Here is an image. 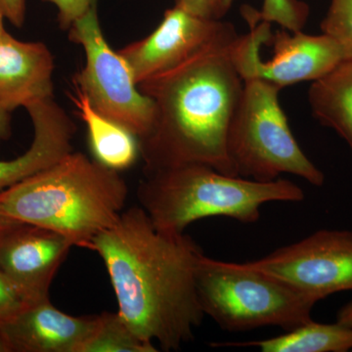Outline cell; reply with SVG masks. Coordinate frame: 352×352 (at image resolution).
I'll use <instances>...</instances> for the list:
<instances>
[{"label":"cell","instance_id":"d6986e66","mask_svg":"<svg viewBox=\"0 0 352 352\" xmlns=\"http://www.w3.org/2000/svg\"><path fill=\"white\" fill-rule=\"evenodd\" d=\"M256 20L281 25L289 32L302 31L309 8L298 0H263L261 10L252 8Z\"/></svg>","mask_w":352,"mask_h":352},{"label":"cell","instance_id":"f1b7e54d","mask_svg":"<svg viewBox=\"0 0 352 352\" xmlns=\"http://www.w3.org/2000/svg\"><path fill=\"white\" fill-rule=\"evenodd\" d=\"M0 352H9L8 346L2 337L1 332H0Z\"/></svg>","mask_w":352,"mask_h":352},{"label":"cell","instance_id":"2e32d148","mask_svg":"<svg viewBox=\"0 0 352 352\" xmlns=\"http://www.w3.org/2000/svg\"><path fill=\"white\" fill-rule=\"evenodd\" d=\"M308 101L314 117L337 132L352 153V58L312 82Z\"/></svg>","mask_w":352,"mask_h":352},{"label":"cell","instance_id":"9c48e42d","mask_svg":"<svg viewBox=\"0 0 352 352\" xmlns=\"http://www.w3.org/2000/svg\"><path fill=\"white\" fill-rule=\"evenodd\" d=\"M248 263L317 303L352 291V231L322 229Z\"/></svg>","mask_w":352,"mask_h":352},{"label":"cell","instance_id":"7a4b0ae2","mask_svg":"<svg viewBox=\"0 0 352 352\" xmlns=\"http://www.w3.org/2000/svg\"><path fill=\"white\" fill-rule=\"evenodd\" d=\"M238 36L212 44L139 83V90L155 108L151 129L139 140L145 175L201 164L238 176L227 149L229 129L244 87L231 58V46Z\"/></svg>","mask_w":352,"mask_h":352},{"label":"cell","instance_id":"cb8c5ba5","mask_svg":"<svg viewBox=\"0 0 352 352\" xmlns=\"http://www.w3.org/2000/svg\"><path fill=\"white\" fill-rule=\"evenodd\" d=\"M0 11L15 27L21 28L24 25L25 0H0Z\"/></svg>","mask_w":352,"mask_h":352},{"label":"cell","instance_id":"5b68a950","mask_svg":"<svg viewBox=\"0 0 352 352\" xmlns=\"http://www.w3.org/2000/svg\"><path fill=\"white\" fill-rule=\"evenodd\" d=\"M196 289L205 316L232 333L261 327L293 330L312 320L316 305L249 263H229L204 254L197 263Z\"/></svg>","mask_w":352,"mask_h":352},{"label":"cell","instance_id":"8992f818","mask_svg":"<svg viewBox=\"0 0 352 352\" xmlns=\"http://www.w3.org/2000/svg\"><path fill=\"white\" fill-rule=\"evenodd\" d=\"M243 80L242 96L227 139L236 175L268 182L286 173L322 186L325 175L296 140L280 105L281 89L254 76Z\"/></svg>","mask_w":352,"mask_h":352},{"label":"cell","instance_id":"6da1fadb","mask_svg":"<svg viewBox=\"0 0 352 352\" xmlns=\"http://www.w3.org/2000/svg\"><path fill=\"white\" fill-rule=\"evenodd\" d=\"M89 250L103 261L118 314L138 337L164 351L193 340L205 317L196 289L204 252L190 236L160 230L134 206L95 237Z\"/></svg>","mask_w":352,"mask_h":352},{"label":"cell","instance_id":"277c9868","mask_svg":"<svg viewBox=\"0 0 352 352\" xmlns=\"http://www.w3.org/2000/svg\"><path fill=\"white\" fill-rule=\"evenodd\" d=\"M136 195L153 224L173 233H184L190 224L207 217L254 223L264 204L305 200L303 190L288 179L256 182L201 164H182L145 175Z\"/></svg>","mask_w":352,"mask_h":352},{"label":"cell","instance_id":"8fae6325","mask_svg":"<svg viewBox=\"0 0 352 352\" xmlns=\"http://www.w3.org/2000/svg\"><path fill=\"white\" fill-rule=\"evenodd\" d=\"M74 245L61 234L16 224L0 234V272L30 303L50 298L55 275Z\"/></svg>","mask_w":352,"mask_h":352},{"label":"cell","instance_id":"83f0119b","mask_svg":"<svg viewBox=\"0 0 352 352\" xmlns=\"http://www.w3.org/2000/svg\"><path fill=\"white\" fill-rule=\"evenodd\" d=\"M4 19H6V18H4L3 14L0 11V36H3V34H6L7 32L6 28H4Z\"/></svg>","mask_w":352,"mask_h":352},{"label":"cell","instance_id":"5bb4252c","mask_svg":"<svg viewBox=\"0 0 352 352\" xmlns=\"http://www.w3.org/2000/svg\"><path fill=\"white\" fill-rule=\"evenodd\" d=\"M25 110L34 126V140L20 157L0 161V192L48 168L73 151L75 124L54 100V96L34 102Z\"/></svg>","mask_w":352,"mask_h":352},{"label":"cell","instance_id":"44dd1931","mask_svg":"<svg viewBox=\"0 0 352 352\" xmlns=\"http://www.w3.org/2000/svg\"><path fill=\"white\" fill-rule=\"evenodd\" d=\"M29 305L32 303L0 272V328L15 318Z\"/></svg>","mask_w":352,"mask_h":352},{"label":"cell","instance_id":"ac0fdd59","mask_svg":"<svg viewBox=\"0 0 352 352\" xmlns=\"http://www.w3.org/2000/svg\"><path fill=\"white\" fill-rule=\"evenodd\" d=\"M156 351V346L138 337L118 312H103L80 352Z\"/></svg>","mask_w":352,"mask_h":352},{"label":"cell","instance_id":"484cf974","mask_svg":"<svg viewBox=\"0 0 352 352\" xmlns=\"http://www.w3.org/2000/svg\"><path fill=\"white\" fill-rule=\"evenodd\" d=\"M337 322L352 327V300L340 308L338 312Z\"/></svg>","mask_w":352,"mask_h":352},{"label":"cell","instance_id":"30bf717a","mask_svg":"<svg viewBox=\"0 0 352 352\" xmlns=\"http://www.w3.org/2000/svg\"><path fill=\"white\" fill-rule=\"evenodd\" d=\"M239 36L231 23L204 19L173 6L149 36L118 51L129 64L136 83L182 64L219 41Z\"/></svg>","mask_w":352,"mask_h":352},{"label":"cell","instance_id":"603a6c76","mask_svg":"<svg viewBox=\"0 0 352 352\" xmlns=\"http://www.w3.org/2000/svg\"><path fill=\"white\" fill-rule=\"evenodd\" d=\"M56 6L58 22L63 30L71 25L87 12L95 0H43Z\"/></svg>","mask_w":352,"mask_h":352},{"label":"cell","instance_id":"7c38bea8","mask_svg":"<svg viewBox=\"0 0 352 352\" xmlns=\"http://www.w3.org/2000/svg\"><path fill=\"white\" fill-rule=\"evenodd\" d=\"M98 321L65 314L50 298L28 305L0 328L9 352H80Z\"/></svg>","mask_w":352,"mask_h":352},{"label":"cell","instance_id":"7402d4cb","mask_svg":"<svg viewBox=\"0 0 352 352\" xmlns=\"http://www.w3.org/2000/svg\"><path fill=\"white\" fill-rule=\"evenodd\" d=\"M232 3L233 0H175V6L204 19L222 21Z\"/></svg>","mask_w":352,"mask_h":352},{"label":"cell","instance_id":"9a60e30c","mask_svg":"<svg viewBox=\"0 0 352 352\" xmlns=\"http://www.w3.org/2000/svg\"><path fill=\"white\" fill-rule=\"evenodd\" d=\"M71 99L87 126L88 144L95 161L119 173L131 168L140 157L138 136L96 112L78 88Z\"/></svg>","mask_w":352,"mask_h":352},{"label":"cell","instance_id":"e0dca14e","mask_svg":"<svg viewBox=\"0 0 352 352\" xmlns=\"http://www.w3.org/2000/svg\"><path fill=\"white\" fill-rule=\"evenodd\" d=\"M214 347H258L263 352H347L352 351V327L336 322L314 320L270 339L245 342H214Z\"/></svg>","mask_w":352,"mask_h":352},{"label":"cell","instance_id":"ffe728a7","mask_svg":"<svg viewBox=\"0 0 352 352\" xmlns=\"http://www.w3.org/2000/svg\"><path fill=\"white\" fill-rule=\"evenodd\" d=\"M321 30L342 44L352 58V0H332Z\"/></svg>","mask_w":352,"mask_h":352},{"label":"cell","instance_id":"4316f807","mask_svg":"<svg viewBox=\"0 0 352 352\" xmlns=\"http://www.w3.org/2000/svg\"><path fill=\"white\" fill-rule=\"evenodd\" d=\"M18 223H20V222L17 220L10 219V217L0 212V234Z\"/></svg>","mask_w":352,"mask_h":352},{"label":"cell","instance_id":"ba28073f","mask_svg":"<svg viewBox=\"0 0 352 352\" xmlns=\"http://www.w3.org/2000/svg\"><path fill=\"white\" fill-rule=\"evenodd\" d=\"M69 31L72 43L82 46L85 65L74 78L75 87L106 119L129 129L138 140L151 129L153 101L139 90L129 64L109 45L97 14L96 0Z\"/></svg>","mask_w":352,"mask_h":352},{"label":"cell","instance_id":"3957f363","mask_svg":"<svg viewBox=\"0 0 352 352\" xmlns=\"http://www.w3.org/2000/svg\"><path fill=\"white\" fill-rule=\"evenodd\" d=\"M129 188L119 171L80 152L0 192V212L22 223L65 236L89 250L99 234L119 219Z\"/></svg>","mask_w":352,"mask_h":352},{"label":"cell","instance_id":"d4e9b609","mask_svg":"<svg viewBox=\"0 0 352 352\" xmlns=\"http://www.w3.org/2000/svg\"><path fill=\"white\" fill-rule=\"evenodd\" d=\"M11 136L10 113L0 107V143L7 140Z\"/></svg>","mask_w":352,"mask_h":352},{"label":"cell","instance_id":"4fadbf2b","mask_svg":"<svg viewBox=\"0 0 352 352\" xmlns=\"http://www.w3.org/2000/svg\"><path fill=\"white\" fill-rule=\"evenodd\" d=\"M54 67L45 44L0 36V107L11 113L53 97Z\"/></svg>","mask_w":352,"mask_h":352},{"label":"cell","instance_id":"52a82bcc","mask_svg":"<svg viewBox=\"0 0 352 352\" xmlns=\"http://www.w3.org/2000/svg\"><path fill=\"white\" fill-rule=\"evenodd\" d=\"M250 32L231 46V58L241 78H263L283 89L289 85L314 82L327 75L349 53L332 36L287 30L271 32V24L258 21L249 9L242 10Z\"/></svg>","mask_w":352,"mask_h":352}]
</instances>
